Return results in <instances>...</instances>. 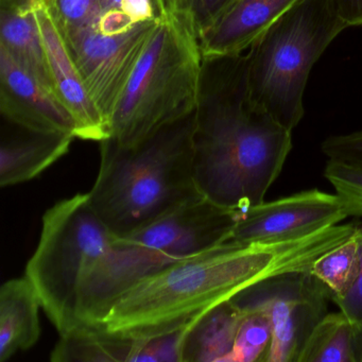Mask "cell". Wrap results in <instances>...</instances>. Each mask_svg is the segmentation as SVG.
Instances as JSON below:
<instances>
[{
  "label": "cell",
  "mask_w": 362,
  "mask_h": 362,
  "mask_svg": "<svg viewBox=\"0 0 362 362\" xmlns=\"http://www.w3.org/2000/svg\"><path fill=\"white\" fill-rule=\"evenodd\" d=\"M358 228L337 224L279 243L226 241L133 286L114 303L103 324L131 338L175 332L260 279L310 270L315 260L351 239Z\"/></svg>",
  "instance_id": "obj_1"
},
{
  "label": "cell",
  "mask_w": 362,
  "mask_h": 362,
  "mask_svg": "<svg viewBox=\"0 0 362 362\" xmlns=\"http://www.w3.org/2000/svg\"><path fill=\"white\" fill-rule=\"evenodd\" d=\"M203 57L194 181L215 204L245 211L264 202L291 151L292 132L250 97L247 52Z\"/></svg>",
  "instance_id": "obj_2"
},
{
  "label": "cell",
  "mask_w": 362,
  "mask_h": 362,
  "mask_svg": "<svg viewBox=\"0 0 362 362\" xmlns=\"http://www.w3.org/2000/svg\"><path fill=\"white\" fill-rule=\"evenodd\" d=\"M196 111L135 147L100 143V167L88 198L116 236L128 234L202 196L194 175Z\"/></svg>",
  "instance_id": "obj_3"
},
{
  "label": "cell",
  "mask_w": 362,
  "mask_h": 362,
  "mask_svg": "<svg viewBox=\"0 0 362 362\" xmlns=\"http://www.w3.org/2000/svg\"><path fill=\"white\" fill-rule=\"evenodd\" d=\"M241 213L200 196L116 236L80 287V323H103L117 298L139 281L230 240Z\"/></svg>",
  "instance_id": "obj_4"
},
{
  "label": "cell",
  "mask_w": 362,
  "mask_h": 362,
  "mask_svg": "<svg viewBox=\"0 0 362 362\" xmlns=\"http://www.w3.org/2000/svg\"><path fill=\"white\" fill-rule=\"evenodd\" d=\"M203 57L200 37L185 10L171 8L158 21L110 122V137L135 147L196 111Z\"/></svg>",
  "instance_id": "obj_5"
},
{
  "label": "cell",
  "mask_w": 362,
  "mask_h": 362,
  "mask_svg": "<svg viewBox=\"0 0 362 362\" xmlns=\"http://www.w3.org/2000/svg\"><path fill=\"white\" fill-rule=\"evenodd\" d=\"M346 28L336 0H298L247 50L253 103L292 132L313 65Z\"/></svg>",
  "instance_id": "obj_6"
},
{
  "label": "cell",
  "mask_w": 362,
  "mask_h": 362,
  "mask_svg": "<svg viewBox=\"0 0 362 362\" xmlns=\"http://www.w3.org/2000/svg\"><path fill=\"white\" fill-rule=\"evenodd\" d=\"M115 237L95 213L88 192L59 201L44 215L39 243L25 276L35 286L59 334L79 325L80 287Z\"/></svg>",
  "instance_id": "obj_7"
},
{
  "label": "cell",
  "mask_w": 362,
  "mask_h": 362,
  "mask_svg": "<svg viewBox=\"0 0 362 362\" xmlns=\"http://www.w3.org/2000/svg\"><path fill=\"white\" fill-rule=\"evenodd\" d=\"M230 300L243 311H262L273 338L267 362H298L313 328L328 313L329 289L310 270L290 271L260 279Z\"/></svg>",
  "instance_id": "obj_8"
},
{
  "label": "cell",
  "mask_w": 362,
  "mask_h": 362,
  "mask_svg": "<svg viewBox=\"0 0 362 362\" xmlns=\"http://www.w3.org/2000/svg\"><path fill=\"white\" fill-rule=\"evenodd\" d=\"M156 24L158 21L143 23L116 35L92 28L64 39L109 130L114 110Z\"/></svg>",
  "instance_id": "obj_9"
},
{
  "label": "cell",
  "mask_w": 362,
  "mask_h": 362,
  "mask_svg": "<svg viewBox=\"0 0 362 362\" xmlns=\"http://www.w3.org/2000/svg\"><path fill=\"white\" fill-rule=\"evenodd\" d=\"M353 216L338 194L311 189L243 211L230 240L267 243L302 238Z\"/></svg>",
  "instance_id": "obj_10"
},
{
  "label": "cell",
  "mask_w": 362,
  "mask_h": 362,
  "mask_svg": "<svg viewBox=\"0 0 362 362\" xmlns=\"http://www.w3.org/2000/svg\"><path fill=\"white\" fill-rule=\"evenodd\" d=\"M0 111L25 131L69 134L77 139V124L69 110L0 47Z\"/></svg>",
  "instance_id": "obj_11"
},
{
  "label": "cell",
  "mask_w": 362,
  "mask_h": 362,
  "mask_svg": "<svg viewBox=\"0 0 362 362\" xmlns=\"http://www.w3.org/2000/svg\"><path fill=\"white\" fill-rule=\"evenodd\" d=\"M35 11L45 46L52 88L76 120L77 139L101 143L110 137L109 127L95 105L58 25L43 1L35 6Z\"/></svg>",
  "instance_id": "obj_12"
},
{
  "label": "cell",
  "mask_w": 362,
  "mask_h": 362,
  "mask_svg": "<svg viewBox=\"0 0 362 362\" xmlns=\"http://www.w3.org/2000/svg\"><path fill=\"white\" fill-rule=\"evenodd\" d=\"M298 0H237L200 37L203 56L243 54Z\"/></svg>",
  "instance_id": "obj_13"
},
{
  "label": "cell",
  "mask_w": 362,
  "mask_h": 362,
  "mask_svg": "<svg viewBox=\"0 0 362 362\" xmlns=\"http://www.w3.org/2000/svg\"><path fill=\"white\" fill-rule=\"evenodd\" d=\"M42 302L28 277L12 279L0 288V361L27 351L41 337Z\"/></svg>",
  "instance_id": "obj_14"
},
{
  "label": "cell",
  "mask_w": 362,
  "mask_h": 362,
  "mask_svg": "<svg viewBox=\"0 0 362 362\" xmlns=\"http://www.w3.org/2000/svg\"><path fill=\"white\" fill-rule=\"evenodd\" d=\"M26 136L3 141L0 148V185H16L39 177L69 151L74 135L26 131Z\"/></svg>",
  "instance_id": "obj_15"
},
{
  "label": "cell",
  "mask_w": 362,
  "mask_h": 362,
  "mask_svg": "<svg viewBox=\"0 0 362 362\" xmlns=\"http://www.w3.org/2000/svg\"><path fill=\"white\" fill-rule=\"evenodd\" d=\"M243 317L230 298L203 313L188 329L182 362H230Z\"/></svg>",
  "instance_id": "obj_16"
},
{
  "label": "cell",
  "mask_w": 362,
  "mask_h": 362,
  "mask_svg": "<svg viewBox=\"0 0 362 362\" xmlns=\"http://www.w3.org/2000/svg\"><path fill=\"white\" fill-rule=\"evenodd\" d=\"M0 47L5 48L18 64L54 93L35 7H1Z\"/></svg>",
  "instance_id": "obj_17"
},
{
  "label": "cell",
  "mask_w": 362,
  "mask_h": 362,
  "mask_svg": "<svg viewBox=\"0 0 362 362\" xmlns=\"http://www.w3.org/2000/svg\"><path fill=\"white\" fill-rule=\"evenodd\" d=\"M137 339L109 332L103 324L80 323L60 334L54 362H132Z\"/></svg>",
  "instance_id": "obj_18"
},
{
  "label": "cell",
  "mask_w": 362,
  "mask_h": 362,
  "mask_svg": "<svg viewBox=\"0 0 362 362\" xmlns=\"http://www.w3.org/2000/svg\"><path fill=\"white\" fill-rule=\"evenodd\" d=\"M298 362H356L355 324L342 311L328 313L313 328Z\"/></svg>",
  "instance_id": "obj_19"
},
{
  "label": "cell",
  "mask_w": 362,
  "mask_h": 362,
  "mask_svg": "<svg viewBox=\"0 0 362 362\" xmlns=\"http://www.w3.org/2000/svg\"><path fill=\"white\" fill-rule=\"evenodd\" d=\"M356 235L324 254L311 267L310 272L329 289L332 300L344 296L359 274V245Z\"/></svg>",
  "instance_id": "obj_20"
},
{
  "label": "cell",
  "mask_w": 362,
  "mask_h": 362,
  "mask_svg": "<svg viewBox=\"0 0 362 362\" xmlns=\"http://www.w3.org/2000/svg\"><path fill=\"white\" fill-rule=\"evenodd\" d=\"M103 18L97 28L107 35L126 33L158 21L171 9L170 0H100Z\"/></svg>",
  "instance_id": "obj_21"
},
{
  "label": "cell",
  "mask_w": 362,
  "mask_h": 362,
  "mask_svg": "<svg viewBox=\"0 0 362 362\" xmlns=\"http://www.w3.org/2000/svg\"><path fill=\"white\" fill-rule=\"evenodd\" d=\"M272 338V325L266 313L243 311L230 362H267Z\"/></svg>",
  "instance_id": "obj_22"
},
{
  "label": "cell",
  "mask_w": 362,
  "mask_h": 362,
  "mask_svg": "<svg viewBox=\"0 0 362 362\" xmlns=\"http://www.w3.org/2000/svg\"><path fill=\"white\" fill-rule=\"evenodd\" d=\"M63 37L97 28L103 18L100 0H43Z\"/></svg>",
  "instance_id": "obj_23"
},
{
  "label": "cell",
  "mask_w": 362,
  "mask_h": 362,
  "mask_svg": "<svg viewBox=\"0 0 362 362\" xmlns=\"http://www.w3.org/2000/svg\"><path fill=\"white\" fill-rule=\"evenodd\" d=\"M324 177L349 203L353 216L362 217V167L328 160Z\"/></svg>",
  "instance_id": "obj_24"
},
{
  "label": "cell",
  "mask_w": 362,
  "mask_h": 362,
  "mask_svg": "<svg viewBox=\"0 0 362 362\" xmlns=\"http://www.w3.org/2000/svg\"><path fill=\"white\" fill-rule=\"evenodd\" d=\"M321 149L328 160L362 167V131L328 137Z\"/></svg>",
  "instance_id": "obj_25"
},
{
  "label": "cell",
  "mask_w": 362,
  "mask_h": 362,
  "mask_svg": "<svg viewBox=\"0 0 362 362\" xmlns=\"http://www.w3.org/2000/svg\"><path fill=\"white\" fill-rule=\"evenodd\" d=\"M237 0H187L183 9L192 16L199 37L211 28Z\"/></svg>",
  "instance_id": "obj_26"
},
{
  "label": "cell",
  "mask_w": 362,
  "mask_h": 362,
  "mask_svg": "<svg viewBox=\"0 0 362 362\" xmlns=\"http://www.w3.org/2000/svg\"><path fill=\"white\" fill-rule=\"evenodd\" d=\"M358 245H359L360 269L359 274L351 289L342 298L332 300L340 311L347 315L355 325L362 324V228L359 226L357 235Z\"/></svg>",
  "instance_id": "obj_27"
},
{
  "label": "cell",
  "mask_w": 362,
  "mask_h": 362,
  "mask_svg": "<svg viewBox=\"0 0 362 362\" xmlns=\"http://www.w3.org/2000/svg\"><path fill=\"white\" fill-rule=\"evenodd\" d=\"M336 4L347 28L362 26V0H336Z\"/></svg>",
  "instance_id": "obj_28"
},
{
  "label": "cell",
  "mask_w": 362,
  "mask_h": 362,
  "mask_svg": "<svg viewBox=\"0 0 362 362\" xmlns=\"http://www.w3.org/2000/svg\"><path fill=\"white\" fill-rule=\"evenodd\" d=\"M43 0H0L1 7H35Z\"/></svg>",
  "instance_id": "obj_29"
},
{
  "label": "cell",
  "mask_w": 362,
  "mask_h": 362,
  "mask_svg": "<svg viewBox=\"0 0 362 362\" xmlns=\"http://www.w3.org/2000/svg\"><path fill=\"white\" fill-rule=\"evenodd\" d=\"M355 359L362 362V324L355 325Z\"/></svg>",
  "instance_id": "obj_30"
},
{
  "label": "cell",
  "mask_w": 362,
  "mask_h": 362,
  "mask_svg": "<svg viewBox=\"0 0 362 362\" xmlns=\"http://www.w3.org/2000/svg\"><path fill=\"white\" fill-rule=\"evenodd\" d=\"M187 0H170L171 7L175 9H183Z\"/></svg>",
  "instance_id": "obj_31"
}]
</instances>
